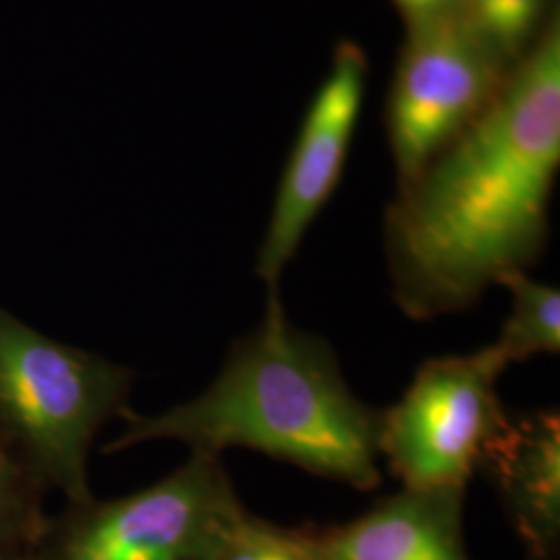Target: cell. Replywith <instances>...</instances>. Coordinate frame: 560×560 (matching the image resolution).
Returning <instances> with one entry per match:
<instances>
[{
  "instance_id": "12",
  "label": "cell",
  "mask_w": 560,
  "mask_h": 560,
  "mask_svg": "<svg viewBox=\"0 0 560 560\" xmlns=\"http://www.w3.org/2000/svg\"><path fill=\"white\" fill-rule=\"evenodd\" d=\"M544 4L546 0H463L460 15L504 62L529 42Z\"/></svg>"
},
{
  "instance_id": "13",
  "label": "cell",
  "mask_w": 560,
  "mask_h": 560,
  "mask_svg": "<svg viewBox=\"0 0 560 560\" xmlns=\"http://www.w3.org/2000/svg\"><path fill=\"white\" fill-rule=\"evenodd\" d=\"M212 560H312L300 529H284L243 513L222 538Z\"/></svg>"
},
{
  "instance_id": "8",
  "label": "cell",
  "mask_w": 560,
  "mask_h": 560,
  "mask_svg": "<svg viewBox=\"0 0 560 560\" xmlns=\"http://www.w3.org/2000/svg\"><path fill=\"white\" fill-rule=\"evenodd\" d=\"M467 488H400L358 520L300 529L312 560H471L463 536Z\"/></svg>"
},
{
  "instance_id": "16",
  "label": "cell",
  "mask_w": 560,
  "mask_h": 560,
  "mask_svg": "<svg viewBox=\"0 0 560 560\" xmlns=\"http://www.w3.org/2000/svg\"><path fill=\"white\" fill-rule=\"evenodd\" d=\"M0 453H2V451H0Z\"/></svg>"
},
{
  "instance_id": "7",
  "label": "cell",
  "mask_w": 560,
  "mask_h": 560,
  "mask_svg": "<svg viewBox=\"0 0 560 560\" xmlns=\"http://www.w3.org/2000/svg\"><path fill=\"white\" fill-rule=\"evenodd\" d=\"M368 60L360 46L342 42L328 78L312 102L261 241L256 277L277 291L310 224L339 185L360 117Z\"/></svg>"
},
{
  "instance_id": "3",
  "label": "cell",
  "mask_w": 560,
  "mask_h": 560,
  "mask_svg": "<svg viewBox=\"0 0 560 560\" xmlns=\"http://www.w3.org/2000/svg\"><path fill=\"white\" fill-rule=\"evenodd\" d=\"M133 372L50 339L0 307V451L44 492L92 499L88 463L102 428L129 411Z\"/></svg>"
},
{
  "instance_id": "15",
  "label": "cell",
  "mask_w": 560,
  "mask_h": 560,
  "mask_svg": "<svg viewBox=\"0 0 560 560\" xmlns=\"http://www.w3.org/2000/svg\"><path fill=\"white\" fill-rule=\"evenodd\" d=\"M25 560H30V559H25Z\"/></svg>"
},
{
  "instance_id": "11",
  "label": "cell",
  "mask_w": 560,
  "mask_h": 560,
  "mask_svg": "<svg viewBox=\"0 0 560 560\" xmlns=\"http://www.w3.org/2000/svg\"><path fill=\"white\" fill-rule=\"evenodd\" d=\"M42 497L40 486L0 453V560L30 557L46 520Z\"/></svg>"
},
{
  "instance_id": "14",
  "label": "cell",
  "mask_w": 560,
  "mask_h": 560,
  "mask_svg": "<svg viewBox=\"0 0 560 560\" xmlns=\"http://www.w3.org/2000/svg\"><path fill=\"white\" fill-rule=\"evenodd\" d=\"M409 27L460 13L463 0H393Z\"/></svg>"
},
{
  "instance_id": "5",
  "label": "cell",
  "mask_w": 560,
  "mask_h": 560,
  "mask_svg": "<svg viewBox=\"0 0 560 560\" xmlns=\"http://www.w3.org/2000/svg\"><path fill=\"white\" fill-rule=\"evenodd\" d=\"M504 370L490 345L421 365L381 413V459L402 488H467L509 416L497 388Z\"/></svg>"
},
{
  "instance_id": "9",
  "label": "cell",
  "mask_w": 560,
  "mask_h": 560,
  "mask_svg": "<svg viewBox=\"0 0 560 560\" xmlns=\"http://www.w3.org/2000/svg\"><path fill=\"white\" fill-rule=\"evenodd\" d=\"M478 471L497 490L525 559L560 560L559 409L509 413Z\"/></svg>"
},
{
  "instance_id": "4",
  "label": "cell",
  "mask_w": 560,
  "mask_h": 560,
  "mask_svg": "<svg viewBox=\"0 0 560 560\" xmlns=\"http://www.w3.org/2000/svg\"><path fill=\"white\" fill-rule=\"evenodd\" d=\"M245 511L221 457L191 453L138 492L46 515L27 559L212 560Z\"/></svg>"
},
{
  "instance_id": "1",
  "label": "cell",
  "mask_w": 560,
  "mask_h": 560,
  "mask_svg": "<svg viewBox=\"0 0 560 560\" xmlns=\"http://www.w3.org/2000/svg\"><path fill=\"white\" fill-rule=\"evenodd\" d=\"M560 166L555 25L478 119L400 185L386 221L393 300L411 320L474 307L540 256Z\"/></svg>"
},
{
  "instance_id": "10",
  "label": "cell",
  "mask_w": 560,
  "mask_h": 560,
  "mask_svg": "<svg viewBox=\"0 0 560 560\" xmlns=\"http://www.w3.org/2000/svg\"><path fill=\"white\" fill-rule=\"evenodd\" d=\"M499 284L511 293V314L499 339L490 347L509 368L536 355H557L560 351V291L527 272L504 275Z\"/></svg>"
},
{
  "instance_id": "6",
  "label": "cell",
  "mask_w": 560,
  "mask_h": 560,
  "mask_svg": "<svg viewBox=\"0 0 560 560\" xmlns=\"http://www.w3.org/2000/svg\"><path fill=\"white\" fill-rule=\"evenodd\" d=\"M409 30L388 117L400 185L494 101L504 65L460 13Z\"/></svg>"
},
{
  "instance_id": "2",
  "label": "cell",
  "mask_w": 560,
  "mask_h": 560,
  "mask_svg": "<svg viewBox=\"0 0 560 560\" xmlns=\"http://www.w3.org/2000/svg\"><path fill=\"white\" fill-rule=\"evenodd\" d=\"M381 413L353 395L332 347L289 320L277 289L203 393L154 416L129 409L104 451L159 441L210 457L247 448L368 492L382 481Z\"/></svg>"
}]
</instances>
